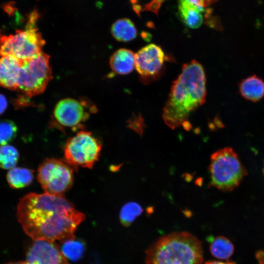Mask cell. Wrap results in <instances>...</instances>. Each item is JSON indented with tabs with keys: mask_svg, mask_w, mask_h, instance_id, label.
<instances>
[{
	"mask_svg": "<svg viewBox=\"0 0 264 264\" xmlns=\"http://www.w3.org/2000/svg\"><path fill=\"white\" fill-rule=\"evenodd\" d=\"M18 128L10 120L0 121V146L7 145L16 136Z\"/></svg>",
	"mask_w": 264,
	"mask_h": 264,
	"instance_id": "obj_22",
	"label": "cell"
},
{
	"mask_svg": "<svg viewBox=\"0 0 264 264\" xmlns=\"http://www.w3.org/2000/svg\"><path fill=\"white\" fill-rule=\"evenodd\" d=\"M20 60L11 56L0 57V86L17 90Z\"/></svg>",
	"mask_w": 264,
	"mask_h": 264,
	"instance_id": "obj_13",
	"label": "cell"
},
{
	"mask_svg": "<svg viewBox=\"0 0 264 264\" xmlns=\"http://www.w3.org/2000/svg\"><path fill=\"white\" fill-rule=\"evenodd\" d=\"M19 158L18 151L14 146L8 144L0 146V168L10 170L15 167Z\"/></svg>",
	"mask_w": 264,
	"mask_h": 264,
	"instance_id": "obj_19",
	"label": "cell"
},
{
	"mask_svg": "<svg viewBox=\"0 0 264 264\" xmlns=\"http://www.w3.org/2000/svg\"><path fill=\"white\" fill-rule=\"evenodd\" d=\"M17 216L24 232L34 241L61 242L75 238L74 233L85 219L64 195L30 193L21 198Z\"/></svg>",
	"mask_w": 264,
	"mask_h": 264,
	"instance_id": "obj_1",
	"label": "cell"
},
{
	"mask_svg": "<svg viewBox=\"0 0 264 264\" xmlns=\"http://www.w3.org/2000/svg\"><path fill=\"white\" fill-rule=\"evenodd\" d=\"M38 18L37 11L34 10L30 14L24 29L9 35L0 31V57L9 56L24 60L43 51L45 41L37 27Z\"/></svg>",
	"mask_w": 264,
	"mask_h": 264,
	"instance_id": "obj_4",
	"label": "cell"
},
{
	"mask_svg": "<svg viewBox=\"0 0 264 264\" xmlns=\"http://www.w3.org/2000/svg\"><path fill=\"white\" fill-rule=\"evenodd\" d=\"M110 66L115 73L125 75L132 72L135 66V53L126 48L116 51L110 59Z\"/></svg>",
	"mask_w": 264,
	"mask_h": 264,
	"instance_id": "obj_14",
	"label": "cell"
},
{
	"mask_svg": "<svg viewBox=\"0 0 264 264\" xmlns=\"http://www.w3.org/2000/svg\"><path fill=\"white\" fill-rule=\"evenodd\" d=\"M27 264H68L61 249L45 240L34 241L26 254Z\"/></svg>",
	"mask_w": 264,
	"mask_h": 264,
	"instance_id": "obj_11",
	"label": "cell"
},
{
	"mask_svg": "<svg viewBox=\"0 0 264 264\" xmlns=\"http://www.w3.org/2000/svg\"><path fill=\"white\" fill-rule=\"evenodd\" d=\"M49 58L42 51L31 58L20 60L16 91L29 98L42 93L52 78Z\"/></svg>",
	"mask_w": 264,
	"mask_h": 264,
	"instance_id": "obj_6",
	"label": "cell"
},
{
	"mask_svg": "<svg viewBox=\"0 0 264 264\" xmlns=\"http://www.w3.org/2000/svg\"><path fill=\"white\" fill-rule=\"evenodd\" d=\"M209 248L211 254L220 260L228 259L234 251V246L232 242L222 236L214 238L210 243Z\"/></svg>",
	"mask_w": 264,
	"mask_h": 264,
	"instance_id": "obj_18",
	"label": "cell"
},
{
	"mask_svg": "<svg viewBox=\"0 0 264 264\" xmlns=\"http://www.w3.org/2000/svg\"><path fill=\"white\" fill-rule=\"evenodd\" d=\"M205 264H236L232 261H227L226 262H222L220 261H209L206 262Z\"/></svg>",
	"mask_w": 264,
	"mask_h": 264,
	"instance_id": "obj_26",
	"label": "cell"
},
{
	"mask_svg": "<svg viewBox=\"0 0 264 264\" xmlns=\"http://www.w3.org/2000/svg\"><path fill=\"white\" fill-rule=\"evenodd\" d=\"M33 171L25 168L14 167L8 172L6 180L9 186L20 189L28 186L33 179Z\"/></svg>",
	"mask_w": 264,
	"mask_h": 264,
	"instance_id": "obj_16",
	"label": "cell"
},
{
	"mask_svg": "<svg viewBox=\"0 0 264 264\" xmlns=\"http://www.w3.org/2000/svg\"><path fill=\"white\" fill-rule=\"evenodd\" d=\"M111 33L114 38L121 42H129L137 36V30L133 23L129 19L116 21L112 25Z\"/></svg>",
	"mask_w": 264,
	"mask_h": 264,
	"instance_id": "obj_17",
	"label": "cell"
},
{
	"mask_svg": "<svg viewBox=\"0 0 264 264\" xmlns=\"http://www.w3.org/2000/svg\"><path fill=\"white\" fill-rule=\"evenodd\" d=\"M142 207L135 202H129L124 204L120 212L119 220L124 226L130 225L142 213Z\"/></svg>",
	"mask_w": 264,
	"mask_h": 264,
	"instance_id": "obj_20",
	"label": "cell"
},
{
	"mask_svg": "<svg viewBox=\"0 0 264 264\" xmlns=\"http://www.w3.org/2000/svg\"><path fill=\"white\" fill-rule=\"evenodd\" d=\"M201 242L187 232L159 238L146 250L145 264H202Z\"/></svg>",
	"mask_w": 264,
	"mask_h": 264,
	"instance_id": "obj_3",
	"label": "cell"
},
{
	"mask_svg": "<svg viewBox=\"0 0 264 264\" xmlns=\"http://www.w3.org/2000/svg\"><path fill=\"white\" fill-rule=\"evenodd\" d=\"M263 174H264V169H263Z\"/></svg>",
	"mask_w": 264,
	"mask_h": 264,
	"instance_id": "obj_28",
	"label": "cell"
},
{
	"mask_svg": "<svg viewBox=\"0 0 264 264\" xmlns=\"http://www.w3.org/2000/svg\"><path fill=\"white\" fill-rule=\"evenodd\" d=\"M177 3L180 18L187 26L192 29L198 28L202 25L206 17L204 15L211 14L209 9L197 6L190 0H177Z\"/></svg>",
	"mask_w": 264,
	"mask_h": 264,
	"instance_id": "obj_12",
	"label": "cell"
},
{
	"mask_svg": "<svg viewBox=\"0 0 264 264\" xmlns=\"http://www.w3.org/2000/svg\"><path fill=\"white\" fill-rule=\"evenodd\" d=\"M206 95V77L202 66L196 60L184 64L181 73L173 82L163 110L165 124L172 129L190 125L187 121L190 115L204 103Z\"/></svg>",
	"mask_w": 264,
	"mask_h": 264,
	"instance_id": "obj_2",
	"label": "cell"
},
{
	"mask_svg": "<svg viewBox=\"0 0 264 264\" xmlns=\"http://www.w3.org/2000/svg\"><path fill=\"white\" fill-rule=\"evenodd\" d=\"M139 119H134L133 121L131 120V121L128 123V127L134 130L138 133L141 135L143 131V127H142V122L139 124L138 123L142 121V120Z\"/></svg>",
	"mask_w": 264,
	"mask_h": 264,
	"instance_id": "obj_23",
	"label": "cell"
},
{
	"mask_svg": "<svg viewBox=\"0 0 264 264\" xmlns=\"http://www.w3.org/2000/svg\"><path fill=\"white\" fill-rule=\"evenodd\" d=\"M74 168L65 159H44L38 169L37 179L44 193L63 195L72 186Z\"/></svg>",
	"mask_w": 264,
	"mask_h": 264,
	"instance_id": "obj_8",
	"label": "cell"
},
{
	"mask_svg": "<svg viewBox=\"0 0 264 264\" xmlns=\"http://www.w3.org/2000/svg\"><path fill=\"white\" fill-rule=\"evenodd\" d=\"M7 104L6 97L0 93V115L5 111L7 107Z\"/></svg>",
	"mask_w": 264,
	"mask_h": 264,
	"instance_id": "obj_25",
	"label": "cell"
},
{
	"mask_svg": "<svg viewBox=\"0 0 264 264\" xmlns=\"http://www.w3.org/2000/svg\"><path fill=\"white\" fill-rule=\"evenodd\" d=\"M7 264H27L26 262H23V261H20V262H12L9 263Z\"/></svg>",
	"mask_w": 264,
	"mask_h": 264,
	"instance_id": "obj_27",
	"label": "cell"
},
{
	"mask_svg": "<svg viewBox=\"0 0 264 264\" xmlns=\"http://www.w3.org/2000/svg\"><path fill=\"white\" fill-rule=\"evenodd\" d=\"M210 161L209 185L219 190L224 192L234 190L247 175L237 154L230 147L215 152L211 155Z\"/></svg>",
	"mask_w": 264,
	"mask_h": 264,
	"instance_id": "obj_5",
	"label": "cell"
},
{
	"mask_svg": "<svg viewBox=\"0 0 264 264\" xmlns=\"http://www.w3.org/2000/svg\"><path fill=\"white\" fill-rule=\"evenodd\" d=\"M242 97L252 102H258L264 96V81L256 75L242 80L239 84Z\"/></svg>",
	"mask_w": 264,
	"mask_h": 264,
	"instance_id": "obj_15",
	"label": "cell"
},
{
	"mask_svg": "<svg viewBox=\"0 0 264 264\" xmlns=\"http://www.w3.org/2000/svg\"><path fill=\"white\" fill-rule=\"evenodd\" d=\"M96 108L88 101L66 98L56 104L49 122V127L61 131L65 129H82L83 124L88 119Z\"/></svg>",
	"mask_w": 264,
	"mask_h": 264,
	"instance_id": "obj_9",
	"label": "cell"
},
{
	"mask_svg": "<svg viewBox=\"0 0 264 264\" xmlns=\"http://www.w3.org/2000/svg\"><path fill=\"white\" fill-rule=\"evenodd\" d=\"M102 144L91 132L81 130L69 138L64 148L65 160L77 171L91 169L98 161Z\"/></svg>",
	"mask_w": 264,
	"mask_h": 264,
	"instance_id": "obj_7",
	"label": "cell"
},
{
	"mask_svg": "<svg viewBox=\"0 0 264 264\" xmlns=\"http://www.w3.org/2000/svg\"><path fill=\"white\" fill-rule=\"evenodd\" d=\"M62 252L66 258L71 260H77L82 256L84 250L83 244L75 238L65 240L62 242Z\"/></svg>",
	"mask_w": 264,
	"mask_h": 264,
	"instance_id": "obj_21",
	"label": "cell"
},
{
	"mask_svg": "<svg viewBox=\"0 0 264 264\" xmlns=\"http://www.w3.org/2000/svg\"><path fill=\"white\" fill-rule=\"evenodd\" d=\"M197 6L206 8L219 0H190Z\"/></svg>",
	"mask_w": 264,
	"mask_h": 264,
	"instance_id": "obj_24",
	"label": "cell"
},
{
	"mask_svg": "<svg viewBox=\"0 0 264 264\" xmlns=\"http://www.w3.org/2000/svg\"><path fill=\"white\" fill-rule=\"evenodd\" d=\"M166 60L164 51L158 45L151 44L139 49L135 53V67L141 83L149 84L162 76Z\"/></svg>",
	"mask_w": 264,
	"mask_h": 264,
	"instance_id": "obj_10",
	"label": "cell"
}]
</instances>
